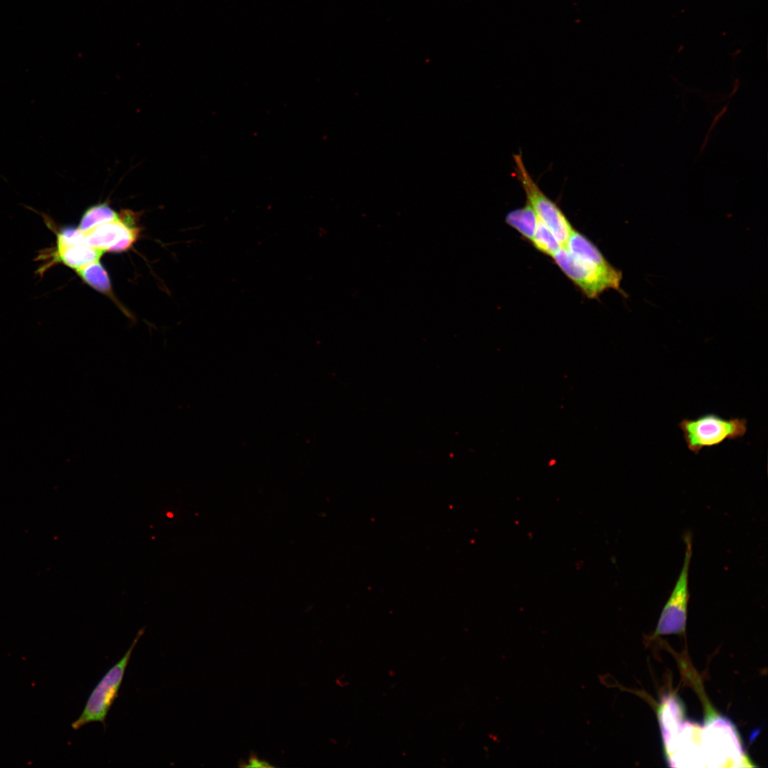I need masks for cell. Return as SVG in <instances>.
<instances>
[{
  "instance_id": "cell-14",
  "label": "cell",
  "mask_w": 768,
  "mask_h": 768,
  "mask_svg": "<svg viewBox=\"0 0 768 768\" xmlns=\"http://www.w3.org/2000/svg\"><path fill=\"white\" fill-rule=\"evenodd\" d=\"M530 242L537 250L550 257L562 247L551 231L539 220Z\"/></svg>"
},
{
  "instance_id": "cell-2",
  "label": "cell",
  "mask_w": 768,
  "mask_h": 768,
  "mask_svg": "<svg viewBox=\"0 0 768 768\" xmlns=\"http://www.w3.org/2000/svg\"><path fill=\"white\" fill-rule=\"evenodd\" d=\"M561 271L589 299H596L609 289L621 290L622 273L611 264L600 265L580 259L565 247L553 257Z\"/></svg>"
},
{
  "instance_id": "cell-13",
  "label": "cell",
  "mask_w": 768,
  "mask_h": 768,
  "mask_svg": "<svg viewBox=\"0 0 768 768\" xmlns=\"http://www.w3.org/2000/svg\"><path fill=\"white\" fill-rule=\"evenodd\" d=\"M119 217V214L107 204L95 205L85 211L78 228L85 232L100 225L117 220Z\"/></svg>"
},
{
  "instance_id": "cell-10",
  "label": "cell",
  "mask_w": 768,
  "mask_h": 768,
  "mask_svg": "<svg viewBox=\"0 0 768 768\" xmlns=\"http://www.w3.org/2000/svg\"><path fill=\"white\" fill-rule=\"evenodd\" d=\"M658 720L664 746L674 737L684 720L683 705L676 696L665 695L658 709Z\"/></svg>"
},
{
  "instance_id": "cell-4",
  "label": "cell",
  "mask_w": 768,
  "mask_h": 768,
  "mask_svg": "<svg viewBox=\"0 0 768 768\" xmlns=\"http://www.w3.org/2000/svg\"><path fill=\"white\" fill-rule=\"evenodd\" d=\"M143 633L144 629L139 631L122 658L105 674L95 687L81 714L72 723L73 729L78 730L85 725L95 722L105 725L107 713L118 695L132 651Z\"/></svg>"
},
{
  "instance_id": "cell-3",
  "label": "cell",
  "mask_w": 768,
  "mask_h": 768,
  "mask_svg": "<svg viewBox=\"0 0 768 768\" xmlns=\"http://www.w3.org/2000/svg\"><path fill=\"white\" fill-rule=\"evenodd\" d=\"M678 427L688 449L697 455L703 448L743 437L747 431V420L739 417L725 419L708 413L695 419L684 418L679 422Z\"/></svg>"
},
{
  "instance_id": "cell-9",
  "label": "cell",
  "mask_w": 768,
  "mask_h": 768,
  "mask_svg": "<svg viewBox=\"0 0 768 768\" xmlns=\"http://www.w3.org/2000/svg\"><path fill=\"white\" fill-rule=\"evenodd\" d=\"M103 252L87 244L56 245L53 262H61L75 271L100 261Z\"/></svg>"
},
{
  "instance_id": "cell-1",
  "label": "cell",
  "mask_w": 768,
  "mask_h": 768,
  "mask_svg": "<svg viewBox=\"0 0 768 768\" xmlns=\"http://www.w3.org/2000/svg\"><path fill=\"white\" fill-rule=\"evenodd\" d=\"M701 747L705 767H750L739 735L727 718L710 717L702 727Z\"/></svg>"
},
{
  "instance_id": "cell-6",
  "label": "cell",
  "mask_w": 768,
  "mask_h": 768,
  "mask_svg": "<svg viewBox=\"0 0 768 768\" xmlns=\"http://www.w3.org/2000/svg\"><path fill=\"white\" fill-rule=\"evenodd\" d=\"M685 555L681 570L669 598L666 602L655 635L682 634L686 625L689 601V569L692 557V535L688 532L684 535Z\"/></svg>"
},
{
  "instance_id": "cell-11",
  "label": "cell",
  "mask_w": 768,
  "mask_h": 768,
  "mask_svg": "<svg viewBox=\"0 0 768 768\" xmlns=\"http://www.w3.org/2000/svg\"><path fill=\"white\" fill-rule=\"evenodd\" d=\"M505 220L524 240L530 242L535 232L538 218L533 207L526 201L523 207L508 213Z\"/></svg>"
},
{
  "instance_id": "cell-5",
  "label": "cell",
  "mask_w": 768,
  "mask_h": 768,
  "mask_svg": "<svg viewBox=\"0 0 768 768\" xmlns=\"http://www.w3.org/2000/svg\"><path fill=\"white\" fill-rule=\"evenodd\" d=\"M516 174L526 195V201L537 217L555 235L562 247L574 230L566 215L556 203L548 198L531 178L526 169L521 154H514Z\"/></svg>"
},
{
  "instance_id": "cell-12",
  "label": "cell",
  "mask_w": 768,
  "mask_h": 768,
  "mask_svg": "<svg viewBox=\"0 0 768 768\" xmlns=\"http://www.w3.org/2000/svg\"><path fill=\"white\" fill-rule=\"evenodd\" d=\"M88 285L98 292L112 294V287L107 272L100 261H96L75 271Z\"/></svg>"
},
{
  "instance_id": "cell-15",
  "label": "cell",
  "mask_w": 768,
  "mask_h": 768,
  "mask_svg": "<svg viewBox=\"0 0 768 768\" xmlns=\"http://www.w3.org/2000/svg\"><path fill=\"white\" fill-rule=\"evenodd\" d=\"M243 767H272V765L270 764L267 762L259 759L257 756L251 755L247 764H244Z\"/></svg>"
},
{
  "instance_id": "cell-8",
  "label": "cell",
  "mask_w": 768,
  "mask_h": 768,
  "mask_svg": "<svg viewBox=\"0 0 768 768\" xmlns=\"http://www.w3.org/2000/svg\"><path fill=\"white\" fill-rule=\"evenodd\" d=\"M702 726L683 721L672 740L665 745L670 766L705 767L701 747Z\"/></svg>"
},
{
  "instance_id": "cell-7",
  "label": "cell",
  "mask_w": 768,
  "mask_h": 768,
  "mask_svg": "<svg viewBox=\"0 0 768 768\" xmlns=\"http://www.w3.org/2000/svg\"><path fill=\"white\" fill-rule=\"evenodd\" d=\"M86 244L105 252H122L136 242L139 229L132 212L124 211L114 220L83 232Z\"/></svg>"
}]
</instances>
